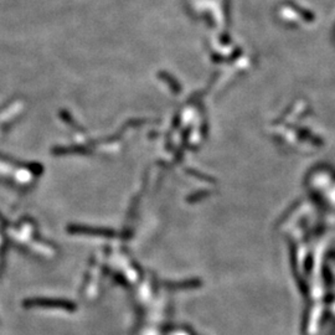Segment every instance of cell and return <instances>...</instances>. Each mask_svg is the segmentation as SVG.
<instances>
[{
  "mask_svg": "<svg viewBox=\"0 0 335 335\" xmlns=\"http://www.w3.org/2000/svg\"><path fill=\"white\" fill-rule=\"evenodd\" d=\"M26 307H43V308H62L66 310L75 309V304L69 301L64 299H46V298H37V299H29L25 302Z\"/></svg>",
  "mask_w": 335,
  "mask_h": 335,
  "instance_id": "obj_1",
  "label": "cell"
},
{
  "mask_svg": "<svg viewBox=\"0 0 335 335\" xmlns=\"http://www.w3.org/2000/svg\"><path fill=\"white\" fill-rule=\"evenodd\" d=\"M71 232H78V233H97V235H102V236H113L114 232L113 231L109 230H102V229H88V227H71L70 229Z\"/></svg>",
  "mask_w": 335,
  "mask_h": 335,
  "instance_id": "obj_2",
  "label": "cell"
}]
</instances>
